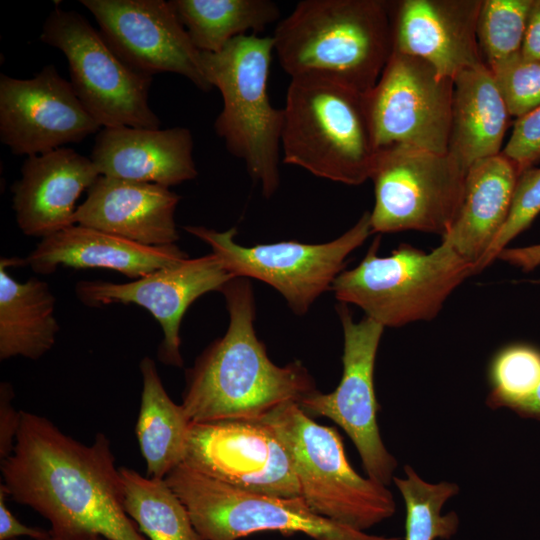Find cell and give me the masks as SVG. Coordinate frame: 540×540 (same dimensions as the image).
Masks as SVG:
<instances>
[{
    "mask_svg": "<svg viewBox=\"0 0 540 540\" xmlns=\"http://www.w3.org/2000/svg\"><path fill=\"white\" fill-rule=\"evenodd\" d=\"M119 472L124 509L149 540H203L164 478L144 477L127 467Z\"/></svg>",
    "mask_w": 540,
    "mask_h": 540,
    "instance_id": "28",
    "label": "cell"
},
{
    "mask_svg": "<svg viewBox=\"0 0 540 540\" xmlns=\"http://www.w3.org/2000/svg\"><path fill=\"white\" fill-rule=\"evenodd\" d=\"M466 174L447 153L406 146L378 150L370 176L372 233L414 230L444 237L461 208Z\"/></svg>",
    "mask_w": 540,
    "mask_h": 540,
    "instance_id": "11",
    "label": "cell"
},
{
    "mask_svg": "<svg viewBox=\"0 0 540 540\" xmlns=\"http://www.w3.org/2000/svg\"><path fill=\"white\" fill-rule=\"evenodd\" d=\"M99 176L91 158L73 149L28 156L21 178L11 187L21 231L44 238L75 225L76 201Z\"/></svg>",
    "mask_w": 540,
    "mask_h": 540,
    "instance_id": "19",
    "label": "cell"
},
{
    "mask_svg": "<svg viewBox=\"0 0 540 540\" xmlns=\"http://www.w3.org/2000/svg\"><path fill=\"white\" fill-rule=\"evenodd\" d=\"M8 492L3 484L0 485V540H14L21 536L34 540H43L49 536V530L31 527L23 524L8 509L6 498Z\"/></svg>",
    "mask_w": 540,
    "mask_h": 540,
    "instance_id": "36",
    "label": "cell"
},
{
    "mask_svg": "<svg viewBox=\"0 0 540 540\" xmlns=\"http://www.w3.org/2000/svg\"><path fill=\"white\" fill-rule=\"evenodd\" d=\"M283 111L284 163L346 185L370 179L378 150L365 94L326 78H291Z\"/></svg>",
    "mask_w": 540,
    "mask_h": 540,
    "instance_id": "4",
    "label": "cell"
},
{
    "mask_svg": "<svg viewBox=\"0 0 540 540\" xmlns=\"http://www.w3.org/2000/svg\"><path fill=\"white\" fill-rule=\"evenodd\" d=\"M532 0H482L476 38L488 69L519 54Z\"/></svg>",
    "mask_w": 540,
    "mask_h": 540,
    "instance_id": "30",
    "label": "cell"
},
{
    "mask_svg": "<svg viewBox=\"0 0 540 540\" xmlns=\"http://www.w3.org/2000/svg\"><path fill=\"white\" fill-rule=\"evenodd\" d=\"M518 414L540 420V384L535 391L511 407Z\"/></svg>",
    "mask_w": 540,
    "mask_h": 540,
    "instance_id": "39",
    "label": "cell"
},
{
    "mask_svg": "<svg viewBox=\"0 0 540 540\" xmlns=\"http://www.w3.org/2000/svg\"><path fill=\"white\" fill-rule=\"evenodd\" d=\"M14 540H17V539H14Z\"/></svg>",
    "mask_w": 540,
    "mask_h": 540,
    "instance_id": "42",
    "label": "cell"
},
{
    "mask_svg": "<svg viewBox=\"0 0 540 540\" xmlns=\"http://www.w3.org/2000/svg\"><path fill=\"white\" fill-rule=\"evenodd\" d=\"M101 176L170 188L194 179L193 137L189 129L104 127L90 156Z\"/></svg>",
    "mask_w": 540,
    "mask_h": 540,
    "instance_id": "21",
    "label": "cell"
},
{
    "mask_svg": "<svg viewBox=\"0 0 540 540\" xmlns=\"http://www.w3.org/2000/svg\"><path fill=\"white\" fill-rule=\"evenodd\" d=\"M19 263L6 258L0 262L1 360L39 359L53 347L60 329L48 284L37 278L20 283L7 272L8 266Z\"/></svg>",
    "mask_w": 540,
    "mask_h": 540,
    "instance_id": "25",
    "label": "cell"
},
{
    "mask_svg": "<svg viewBox=\"0 0 540 540\" xmlns=\"http://www.w3.org/2000/svg\"><path fill=\"white\" fill-rule=\"evenodd\" d=\"M481 2L389 1L393 51L420 58L450 79L482 64L476 38Z\"/></svg>",
    "mask_w": 540,
    "mask_h": 540,
    "instance_id": "18",
    "label": "cell"
},
{
    "mask_svg": "<svg viewBox=\"0 0 540 540\" xmlns=\"http://www.w3.org/2000/svg\"><path fill=\"white\" fill-rule=\"evenodd\" d=\"M533 282L536 283V284H540V279H539V280H535V281H533Z\"/></svg>",
    "mask_w": 540,
    "mask_h": 540,
    "instance_id": "41",
    "label": "cell"
},
{
    "mask_svg": "<svg viewBox=\"0 0 540 540\" xmlns=\"http://www.w3.org/2000/svg\"><path fill=\"white\" fill-rule=\"evenodd\" d=\"M259 420L284 446L300 496L313 512L360 531L395 513L391 491L352 468L335 428L316 423L296 402L284 403Z\"/></svg>",
    "mask_w": 540,
    "mask_h": 540,
    "instance_id": "6",
    "label": "cell"
},
{
    "mask_svg": "<svg viewBox=\"0 0 540 540\" xmlns=\"http://www.w3.org/2000/svg\"><path fill=\"white\" fill-rule=\"evenodd\" d=\"M100 130L72 84L54 65L29 79L1 74L0 140L13 154L46 153Z\"/></svg>",
    "mask_w": 540,
    "mask_h": 540,
    "instance_id": "16",
    "label": "cell"
},
{
    "mask_svg": "<svg viewBox=\"0 0 540 540\" xmlns=\"http://www.w3.org/2000/svg\"><path fill=\"white\" fill-rule=\"evenodd\" d=\"M489 70L511 117L517 119L540 105V60L520 52Z\"/></svg>",
    "mask_w": 540,
    "mask_h": 540,
    "instance_id": "32",
    "label": "cell"
},
{
    "mask_svg": "<svg viewBox=\"0 0 540 540\" xmlns=\"http://www.w3.org/2000/svg\"><path fill=\"white\" fill-rule=\"evenodd\" d=\"M501 153L515 164L519 174L540 161V105L515 120Z\"/></svg>",
    "mask_w": 540,
    "mask_h": 540,
    "instance_id": "34",
    "label": "cell"
},
{
    "mask_svg": "<svg viewBox=\"0 0 540 540\" xmlns=\"http://www.w3.org/2000/svg\"><path fill=\"white\" fill-rule=\"evenodd\" d=\"M519 171L502 153L474 163L466 174L458 215L442 242L478 266L503 227Z\"/></svg>",
    "mask_w": 540,
    "mask_h": 540,
    "instance_id": "23",
    "label": "cell"
},
{
    "mask_svg": "<svg viewBox=\"0 0 540 540\" xmlns=\"http://www.w3.org/2000/svg\"><path fill=\"white\" fill-rule=\"evenodd\" d=\"M20 413L13 451L1 461L8 495L47 519L52 536L147 540L124 509L110 440L99 432L82 444L47 418Z\"/></svg>",
    "mask_w": 540,
    "mask_h": 540,
    "instance_id": "1",
    "label": "cell"
},
{
    "mask_svg": "<svg viewBox=\"0 0 540 540\" xmlns=\"http://www.w3.org/2000/svg\"><path fill=\"white\" fill-rule=\"evenodd\" d=\"M337 311L344 335L339 385L331 393L316 390L298 404L309 416L326 417L338 424L353 441L368 477L387 486L397 462L379 433L374 388L375 360L384 327L366 316L355 322L345 304Z\"/></svg>",
    "mask_w": 540,
    "mask_h": 540,
    "instance_id": "13",
    "label": "cell"
},
{
    "mask_svg": "<svg viewBox=\"0 0 540 540\" xmlns=\"http://www.w3.org/2000/svg\"><path fill=\"white\" fill-rule=\"evenodd\" d=\"M453 79L426 61L393 51L365 103L377 150L397 146L446 154Z\"/></svg>",
    "mask_w": 540,
    "mask_h": 540,
    "instance_id": "12",
    "label": "cell"
},
{
    "mask_svg": "<svg viewBox=\"0 0 540 540\" xmlns=\"http://www.w3.org/2000/svg\"><path fill=\"white\" fill-rule=\"evenodd\" d=\"M491 379L493 389L488 404L511 408L540 384V351L526 345L502 350L493 361Z\"/></svg>",
    "mask_w": 540,
    "mask_h": 540,
    "instance_id": "31",
    "label": "cell"
},
{
    "mask_svg": "<svg viewBox=\"0 0 540 540\" xmlns=\"http://www.w3.org/2000/svg\"><path fill=\"white\" fill-rule=\"evenodd\" d=\"M272 37L291 78H326L366 94L393 52L389 1L303 0Z\"/></svg>",
    "mask_w": 540,
    "mask_h": 540,
    "instance_id": "3",
    "label": "cell"
},
{
    "mask_svg": "<svg viewBox=\"0 0 540 540\" xmlns=\"http://www.w3.org/2000/svg\"><path fill=\"white\" fill-rule=\"evenodd\" d=\"M376 238L361 262L343 270L332 290L342 304L360 307L366 317L385 327L432 320L451 293L476 266L441 242L430 252L401 245L391 255H377Z\"/></svg>",
    "mask_w": 540,
    "mask_h": 540,
    "instance_id": "7",
    "label": "cell"
},
{
    "mask_svg": "<svg viewBox=\"0 0 540 540\" xmlns=\"http://www.w3.org/2000/svg\"><path fill=\"white\" fill-rule=\"evenodd\" d=\"M140 371L143 388L135 432L147 476L165 478L185 461L192 423L182 404L167 394L150 357L141 360Z\"/></svg>",
    "mask_w": 540,
    "mask_h": 540,
    "instance_id": "26",
    "label": "cell"
},
{
    "mask_svg": "<svg viewBox=\"0 0 540 540\" xmlns=\"http://www.w3.org/2000/svg\"><path fill=\"white\" fill-rule=\"evenodd\" d=\"M185 230L207 243L234 278H254L272 286L298 315L332 288L346 258L372 234L370 212L338 238L321 244L282 241L247 247L235 241V228L220 232L186 226Z\"/></svg>",
    "mask_w": 540,
    "mask_h": 540,
    "instance_id": "10",
    "label": "cell"
},
{
    "mask_svg": "<svg viewBox=\"0 0 540 540\" xmlns=\"http://www.w3.org/2000/svg\"><path fill=\"white\" fill-rule=\"evenodd\" d=\"M540 213V168L519 174L507 220L478 266V272L498 258L517 235L527 229Z\"/></svg>",
    "mask_w": 540,
    "mask_h": 540,
    "instance_id": "33",
    "label": "cell"
},
{
    "mask_svg": "<svg viewBox=\"0 0 540 540\" xmlns=\"http://www.w3.org/2000/svg\"><path fill=\"white\" fill-rule=\"evenodd\" d=\"M498 258L524 271H531L540 265V244L519 248H505Z\"/></svg>",
    "mask_w": 540,
    "mask_h": 540,
    "instance_id": "38",
    "label": "cell"
},
{
    "mask_svg": "<svg viewBox=\"0 0 540 540\" xmlns=\"http://www.w3.org/2000/svg\"><path fill=\"white\" fill-rule=\"evenodd\" d=\"M186 464L239 489L266 496L298 497L289 456L269 425L226 420L191 425Z\"/></svg>",
    "mask_w": 540,
    "mask_h": 540,
    "instance_id": "15",
    "label": "cell"
},
{
    "mask_svg": "<svg viewBox=\"0 0 540 540\" xmlns=\"http://www.w3.org/2000/svg\"><path fill=\"white\" fill-rule=\"evenodd\" d=\"M13 390L10 384L1 383L0 387V458L6 459L13 451L20 425V411L12 405Z\"/></svg>",
    "mask_w": 540,
    "mask_h": 540,
    "instance_id": "35",
    "label": "cell"
},
{
    "mask_svg": "<svg viewBox=\"0 0 540 540\" xmlns=\"http://www.w3.org/2000/svg\"><path fill=\"white\" fill-rule=\"evenodd\" d=\"M40 39L65 55L70 83L101 127L159 129L148 101L152 76L128 66L82 15L55 6Z\"/></svg>",
    "mask_w": 540,
    "mask_h": 540,
    "instance_id": "9",
    "label": "cell"
},
{
    "mask_svg": "<svg viewBox=\"0 0 540 540\" xmlns=\"http://www.w3.org/2000/svg\"><path fill=\"white\" fill-rule=\"evenodd\" d=\"M188 257L176 244L144 246L75 224L42 238L24 262L40 274L52 273L63 265L114 270L136 280Z\"/></svg>",
    "mask_w": 540,
    "mask_h": 540,
    "instance_id": "22",
    "label": "cell"
},
{
    "mask_svg": "<svg viewBox=\"0 0 540 540\" xmlns=\"http://www.w3.org/2000/svg\"><path fill=\"white\" fill-rule=\"evenodd\" d=\"M521 55L540 60V0H532Z\"/></svg>",
    "mask_w": 540,
    "mask_h": 540,
    "instance_id": "37",
    "label": "cell"
},
{
    "mask_svg": "<svg viewBox=\"0 0 540 540\" xmlns=\"http://www.w3.org/2000/svg\"><path fill=\"white\" fill-rule=\"evenodd\" d=\"M405 477H393L406 507L405 540L449 539L458 528L455 512L441 515L445 502L457 494L454 483H428L410 466L404 467Z\"/></svg>",
    "mask_w": 540,
    "mask_h": 540,
    "instance_id": "29",
    "label": "cell"
},
{
    "mask_svg": "<svg viewBox=\"0 0 540 540\" xmlns=\"http://www.w3.org/2000/svg\"><path fill=\"white\" fill-rule=\"evenodd\" d=\"M234 277L212 252L186 258L128 283L81 281L76 295L86 305L133 303L145 308L162 328L158 359L182 367L180 326L188 307L210 291H220Z\"/></svg>",
    "mask_w": 540,
    "mask_h": 540,
    "instance_id": "17",
    "label": "cell"
},
{
    "mask_svg": "<svg viewBox=\"0 0 540 540\" xmlns=\"http://www.w3.org/2000/svg\"><path fill=\"white\" fill-rule=\"evenodd\" d=\"M510 114L484 63L453 79L447 154L468 172L479 160L501 153Z\"/></svg>",
    "mask_w": 540,
    "mask_h": 540,
    "instance_id": "24",
    "label": "cell"
},
{
    "mask_svg": "<svg viewBox=\"0 0 540 540\" xmlns=\"http://www.w3.org/2000/svg\"><path fill=\"white\" fill-rule=\"evenodd\" d=\"M273 52V37L256 34L239 36L217 53L201 51L206 78L223 99L215 131L267 198L280 183L284 123L283 108L271 104L267 91Z\"/></svg>",
    "mask_w": 540,
    "mask_h": 540,
    "instance_id": "5",
    "label": "cell"
},
{
    "mask_svg": "<svg viewBox=\"0 0 540 540\" xmlns=\"http://www.w3.org/2000/svg\"><path fill=\"white\" fill-rule=\"evenodd\" d=\"M194 46L217 53L233 39L263 31L280 17L271 0H171Z\"/></svg>",
    "mask_w": 540,
    "mask_h": 540,
    "instance_id": "27",
    "label": "cell"
},
{
    "mask_svg": "<svg viewBox=\"0 0 540 540\" xmlns=\"http://www.w3.org/2000/svg\"><path fill=\"white\" fill-rule=\"evenodd\" d=\"M220 292L229 314L225 334L186 371L182 406L192 424L259 420L276 407L299 403L316 385L299 361L274 364L255 328V300L247 278H233Z\"/></svg>",
    "mask_w": 540,
    "mask_h": 540,
    "instance_id": "2",
    "label": "cell"
},
{
    "mask_svg": "<svg viewBox=\"0 0 540 540\" xmlns=\"http://www.w3.org/2000/svg\"><path fill=\"white\" fill-rule=\"evenodd\" d=\"M164 479L186 506L203 540H238L263 531L300 533L313 540H401L367 534L322 517L301 496L248 492L203 474L185 462Z\"/></svg>",
    "mask_w": 540,
    "mask_h": 540,
    "instance_id": "8",
    "label": "cell"
},
{
    "mask_svg": "<svg viewBox=\"0 0 540 540\" xmlns=\"http://www.w3.org/2000/svg\"><path fill=\"white\" fill-rule=\"evenodd\" d=\"M180 196L168 187L99 176L78 206L75 224L144 246L175 244Z\"/></svg>",
    "mask_w": 540,
    "mask_h": 540,
    "instance_id": "20",
    "label": "cell"
},
{
    "mask_svg": "<svg viewBox=\"0 0 540 540\" xmlns=\"http://www.w3.org/2000/svg\"><path fill=\"white\" fill-rule=\"evenodd\" d=\"M43 540H110L96 533H79L68 536H49Z\"/></svg>",
    "mask_w": 540,
    "mask_h": 540,
    "instance_id": "40",
    "label": "cell"
},
{
    "mask_svg": "<svg viewBox=\"0 0 540 540\" xmlns=\"http://www.w3.org/2000/svg\"><path fill=\"white\" fill-rule=\"evenodd\" d=\"M94 16L99 32L132 69L152 76L171 72L209 92L202 55L192 43L169 1L81 0Z\"/></svg>",
    "mask_w": 540,
    "mask_h": 540,
    "instance_id": "14",
    "label": "cell"
}]
</instances>
